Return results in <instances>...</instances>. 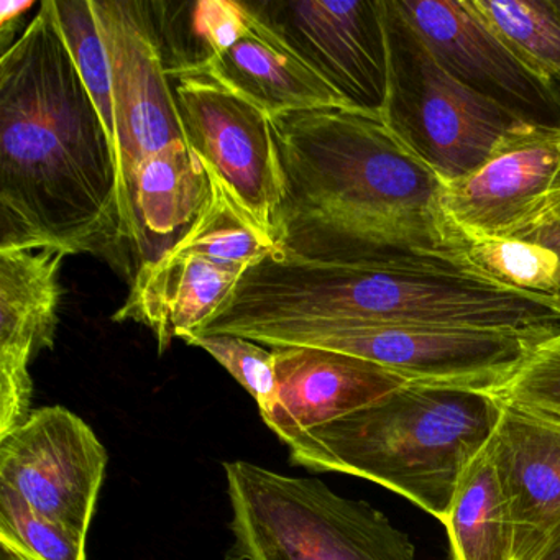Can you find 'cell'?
Segmentation results:
<instances>
[{"mask_svg":"<svg viewBox=\"0 0 560 560\" xmlns=\"http://www.w3.org/2000/svg\"><path fill=\"white\" fill-rule=\"evenodd\" d=\"M117 237L113 145L45 0L0 60V250L96 254Z\"/></svg>","mask_w":560,"mask_h":560,"instance_id":"6da1fadb","label":"cell"},{"mask_svg":"<svg viewBox=\"0 0 560 560\" xmlns=\"http://www.w3.org/2000/svg\"><path fill=\"white\" fill-rule=\"evenodd\" d=\"M273 120L284 175L278 250L320 261L462 258L444 182L382 116L319 109Z\"/></svg>","mask_w":560,"mask_h":560,"instance_id":"7a4b0ae2","label":"cell"},{"mask_svg":"<svg viewBox=\"0 0 560 560\" xmlns=\"http://www.w3.org/2000/svg\"><path fill=\"white\" fill-rule=\"evenodd\" d=\"M357 319L560 332V301L511 290L451 255L395 252L320 261L275 250L252 265L196 330L231 334L298 320Z\"/></svg>","mask_w":560,"mask_h":560,"instance_id":"3957f363","label":"cell"},{"mask_svg":"<svg viewBox=\"0 0 560 560\" xmlns=\"http://www.w3.org/2000/svg\"><path fill=\"white\" fill-rule=\"evenodd\" d=\"M106 47L116 109L119 237L155 260L211 195L205 163L186 133L152 2L91 0Z\"/></svg>","mask_w":560,"mask_h":560,"instance_id":"277c9868","label":"cell"},{"mask_svg":"<svg viewBox=\"0 0 560 560\" xmlns=\"http://www.w3.org/2000/svg\"><path fill=\"white\" fill-rule=\"evenodd\" d=\"M501 415L490 393L408 383L288 448L294 465L375 481L444 523L465 468L493 438Z\"/></svg>","mask_w":560,"mask_h":560,"instance_id":"5b68a950","label":"cell"},{"mask_svg":"<svg viewBox=\"0 0 560 560\" xmlns=\"http://www.w3.org/2000/svg\"><path fill=\"white\" fill-rule=\"evenodd\" d=\"M228 560H418L408 534L365 501L313 478L225 462Z\"/></svg>","mask_w":560,"mask_h":560,"instance_id":"8992f818","label":"cell"},{"mask_svg":"<svg viewBox=\"0 0 560 560\" xmlns=\"http://www.w3.org/2000/svg\"><path fill=\"white\" fill-rule=\"evenodd\" d=\"M168 74L208 78L267 110L284 114L352 109L284 38L254 2H152Z\"/></svg>","mask_w":560,"mask_h":560,"instance_id":"52a82bcc","label":"cell"},{"mask_svg":"<svg viewBox=\"0 0 560 560\" xmlns=\"http://www.w3.org/2000/svg\"><path fill=\"white\" fill-rule=\"evenodd\" d=\"M244 339L311 347L369 360L418 385L494 393L550 337L514 330L382 320H298L258 327Z\"/></svg>","mask_w":560,"mask_h":560,"instance_id":"ba28073f","label":"cell"},{"mask_svg":"<svg viewBox=\"0 0 560 560\" xmlns=\"http://www.w3.org/2000/svg\"><path fill=\"white\" fill-rule=\"evenodd\" d=\"M388 100L383 119L441 176L464 178L480 168L526 120L458 80L421 35L383 0Z\"/></svg>","mask_w":560,"mask_h":560,"instance_id":"9c48e42d","label":"cell"},{"mask_svg":"<svg viewBox=\"0 0 560 560\" xmlns=\"http://www.w3.org/2000/svg\"><path fill=\"white\" fill-rule=\"evenodd\" d=\"M173 83L186 133L206 170L261 231L277 237L284 175L273 117L208 78Z\"/></svg>","mask_w":560,"mask_h":560,"instance_id":"30bf717a","label":"cell"},{"mask_svg":"<svg viewBox=\"0 0 560 560\" xmlns=\"http://www.w3.org/2000/svg\"><path fill=\"white\" fill-rule=\"evenodd\" d=\"M444 208L490 237L536 242L560 225V126L517 127L480 168L444 182Z\"/></svg>","mask_w":560,"mask_h":560,"instance_id":"8fae6325","label":"cell"},{"mask_svg":"<svg viewBox=\"0 0 560 560\" xmlns=\"http://www.w3.org/2000/svg\"><path fill=\"white\" fill-rule=\"evenodd\" d=\"M106 468L96 432L65 406L32 409L0 439V485L80 539H88Z\"/></svg>","mask_w":560,"mask_h":560,"instance_id":"7c38bea8","label":"cell"},{"mask_svg":"<svg viewBox=\"0 0 560 560\" xmlns=\"http://www.w3.org/2000/svg\"><path fill=\"white\" fill-rule=\"evenodd\" d=\"M254 5L352 109L383 117L388 100L383 0H265Z\"/></svg>","mask_w":560,"mask_h":560,"instance_id":"4fadbf2b","label":"cell"},{"mask_svg":"<svg viewBox=\"0 0 560 560\" xmlns=\"http://www.w3.org/2000/svg\"><path fill=\"white\" fill-rule=\"evenodd\" d=\"M432 54L471 90L526 122L560 126V100L485 21L471 0H393Z\"/></svg>","mask_w":560,"mask_h":560,"instance_id":"5bb4252c","label":"cell"},{"mask_svg":"<svg viewBox=\"0 0 560 560\" xmlns=\"http://www.w3.org/2000/svg\"><path fill=\"white\" fill-rule=\"evenodd\" d=\"M65 257L57 248L0 250V439L32 412L31 363L55 346Z\"/></svg>","mask_w":560,"mask_h":560,"instance_id":"9a60e30c","label":"cell"},{"mask_svg":"<svg viewBox=\"0 0 560 560\" xmlns=\"http://www.w3.org/2000/svg\"><path fill=\"white\" fill-rule=\"evenodd\" d=\"M277 401L265 424L283 444L369 408L406 380L369 360L311 347H270Z\"/></svg>","mask_w":560,"mask_h":560,"instance_id":"2e32d148","label":"cell"},{"mask_svg":"<svg viewBox=\"0 0 560 560\" xmlns=\"http://www.w3.org/2000/svg\"><path fill=\"white\" fill-rule=\"evenodd\" d=\"M248 268L178 237L155 260L139 265L129 298L113 319L149 327L163 353L172 340L195 334Z\"/></svg>","mask_w":560,"mask_h":560,"instance_id":"e0dca14e","label":"cell"},{"mask_svg":"<svg viewBox=\"0 0 560 560\" xmlns=\"http://www.w3.org/2000/svg\"><path fill=\"white\" fill-rule=\"evenodd\" d=\"M490 448L510 504L514 559L537 560L560 534V425L503 406Z\"/></svg>","mask_w":560,"mask_h":560,"instance_id":"ac0fdd59","label":"cell"},{"mask_svg":"<svg viewBox=\"0 0 560 560\" xmlns=\"http://www.w3.org/2000/svg\"><path fill=\"white\" fill-rule=\"evenodd\" d=\"M444 526L451 560H516L510 504L490 442L465 468Z\"/></svg>","mask_w":560,"mask_h":560,"instance_id":"d6986e66","label":"cell"},{"mask_svg":"<svg viewBox=\"0 0 560 560\" xmlns=\"http://www.w3.org/2000/svg\"><path fill=\"white\" fill-rule=\"evenodd\" d=\"M485 21L560 100V0H471Z\"/></svg>","mask_w":560,"mask_h":560,"instance_id":"ffe728a7","label":"cell"},{"mask_svg":"<svg viewBox=\"0 0 560 560\" xmlns=\"http://www.w3.org/2000/svg\"><path fill=\"white\" fill-rule=\"evenodd\" d=\"M458 234L460 257L485 277L521 293L560 301V257L552 248L464 229H458Z\"/></svg>","mask_w":560,"mask_h":560,"instance_id":"44dd1931","label":"cell"},{"mask_svg":"<svg viewBox=\"0 0 560 560\" xmlns=\"http://www.w3.org/2000/svg\"><path fill=\"white\" fill-rule=\"evenodd\" d=\"M0 539L37 560H88L86 540L38 514L18 491L0 485Z\"/></svg>","mask_w":560,"mask_h":560,"instance_id":"7402d4cb","label":"cell"},{"mask_svg":"<svg viewBox=\"0 0 560 560\" xmlns=\"http://www.w3.org/2000/svg\"><path fill=\"white\" fill-rule=\"evenodd\" d=\"M491 395L503 406L560 425V332L539 343Z\"/></svg>","mask_w":560,"mask_h":560,"instance_id":"603a6c76","label":"cell"},{"mask_svg":"<svg viewBox=\"0 0 560 560\" xmlns=\"http://www.w3.org/2000/svg\"><path fill=\"white\" fill-rule=\"evenodd\" d=\"M182 340L214 357L255 399L261 419L270 415L277 401V373L270 347L231 334H189Z\"/></svg>","mask_w":560,"mask_h":560,"instance_id":"cb8c5ba5","label":"cell"},{"mask_svg":"<svg viewBox=\"0 0 560 560\" xmlns=\"http://www.w3.org/2000/svg\"><path fill=\"white\" fill-rule=\"evenodd\" d=\"M37 8L34 0H2L0 2V42H2V54L9 50L18 40L15 31L19 22L31 9Z\"/></svg>","mask_w":560,"mask_h":560,"instance_id":"d4e9b609","label":"cell"},{"mask_svg":"<svg viewBox=\"0 0 560 560\" xmlns=\"http://www.w3.org/2000/svg\"><path fill=\"white\" fill-rule=\"evenodd\" d=\"M0 560H37L25 552L18 544L8 539H0Z\"/></svg>","mask_w":560,"mask_h":560,"instance_id":"484cf974","label":"cell"},{"mask_svg":"<svg viewBox=\"0 0 560 560\" xmlns=\"http://www.w3.org/2000/svg\"><path fill=\"white\" fill-rule=\"evenodd\" d=\"M536 242H540V244L552 248L560 257V229H550V231L544 232Z\"/></svg>","mask_w":560,"mask_h":560,"instance_id":"4316f807","label":"cell"},{"mask_svg":"<svg viewBox=\"0 0 560 560\" xmlns=\"http://www.w3.org/2000/svg\"><path fill=\"white\" fill-rule=\"evenodd\" d=\"M537 560H560V534Z\"/></svg>","mask_w":560,"mask_h":560,"instance_id":"83f0119b","label":"cell"},{"mask_svg":"<svg viewBox=\"0 0 560 560\" xmlns=\"http://www.w3.org/2000/svg\"><path fill=\"white\" fill-rule=\"evenodd\" d=\"M553 229H560V225H557V228H553Z\"/></svg>","mask_w":560,"mask_h":560,"instance_id":"f1b7e54d","label":"cell"}]
</instances>
